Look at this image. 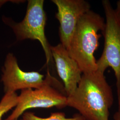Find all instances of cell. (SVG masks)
I'll use <instances>...</instances> for the list:
<instances>
[{
  "label": "cell",
  "mask_w": 120,
  "mask_h": 120,
  "mask_svg": "<svg viewBox=\"0 0 120 120\" xmlns=\"http://www.w3.org/2000/svg\"><path fill=\"white\" fill-rule=\"evenodd\" d=\"M58 75L63 83L67 97L72 94L77 88L82 72L77 62L69 54L63 45L60 43L50 46Z\"/></svg>",
  "instance_id": "ba28073f"
},
{
  "label": "cell",
  "mask_w": 120,
  "mask_h": 120,
  "mask_svg": "<svg viewBox=\"0 0 120 120\" xmlns=\"http://www.w3.org/2000/svg\"><path fill=\"white\" fill-rule=\"evenodd\" d=\"M23 120V119H21V120Z\"/></svg>",
  "instance_id": "5bb4252c"
},
{
  "label": "cell",
  "mask_w": 120,
  "mask_h": 120,
  "mask_svg": "<svg viewBox=\"0 0 120 120\" xmlns=\"http://www.w3.org/2000/svg\"><path fill=\"white\" fill-rule=\"evenodd\" d=\"M9 1H11V0H0V9L2 7V6L6 3L7 2H8Z\"/></svg>",
  "instance_id": "4fadbf2b"
},
{
  "label": "cell",
  "mask_w": 120,
  "mask_h": 120,
  "mask_svg": "<svg viewBox=\"0 0 120 120\" xmlns=\"http://www.w3.org/2000/svg\"><path fill=\"white\" fill-rule=\"evenodd\" d=\"M113 102L104 73L97 70L82 74L77 89L67 97V106L77 110L86 120H109Z\"/></svg>",
  "instance_id": "6da1fadb"
},
{
  "label": "cell",
  "mask_w": 120,
  "mask_h": 120,
  "mask_svg": "<svg viewBox=\"0 0 120 120\" xmlns=\"http://www.w3.org/2000/svg\"><path fill=\"white\" fill-rule=\"evenodd\" d=\"M23 120H86L79 113L74 114L71 117H66L63 112H54L51 113L48 117H41L33 112H26L23 114Z\"/></svg>",
  "instance_id": "9c48e42d"
},
{
  "label": "cell",
  "mask_w": 120,
  "mask_h": 120,
  "mask_svg": "<svg viewBox=\"0 0 120 120\" xmlns=\"http://www.w3.org/2000/svg\"><path fill=\"white\" fill-rule=\"evenodd\" d=\"M44 78L43 75L37 72L22 71L13 53L7 55L1 80L5 94L15 93L19 90L38 89L42 85Z\"/></svg>",
  "instance_id": "52a82bcc"
},
{
  "label": "cell",
  "mask_w": 120,
  "mask_h": 120,
  "mask_svg": "<svg viewBox=\"0 0 120 120\" xmlns=\"http://www.w3.org/2000/svg\"><path fill=\"white\" fill-rule=\"evenodd\" d=\"M113 119L114 120H120V105L118 106L117 110L114 114Z\"/></svg>",
  "instance_id": "7c38bea8"
},
{
  "label": "cell",
  "mask_w": 120,
  "mask_h": 120,
  "mask_svg": "<svg viewBox=\"0 0 120 120\" xmlns=\"http://www.w3.org/2000/svg\"><path fill=\"white\" fill-rule=\"evenodd\" d=\"M105 28L104 18L91 9L84 14L77 23L68 51L82 73L97 70L94 53L99 45V32L103 33Z\"/></svg>",
  "instance_id": "7a4b0ae2"
},
{
  "label": "cell",
  "mask_w": 120,
  "mask_h": 120,
  "mask_svg": "<svg viewBox=\"0 0 120 120\" xmlns=\"http://www.w3.org/2000/svg\"><path fill=\"white\" fill-rule=\"evenodd\" d=\"M67 97L63 84L52 76L48 70L43 84L39 88L34 90H21L16 106L4 120H18L27 110L31 109L64 108L67 106Z\"/></svg>",
  "instance_id": "3957f363"
},
{
  "label": "cell",
  "mask_w": 120,
  "mask_h": 120,
  "mask_svg": "<svg viewBox=\"0 0 120 120\" xmlns=\"http://www.w3.org/2000/svg\"><path fill=\"white\" fill-rule=\"evenodd\" d=\"M115 11L117 17L120 21V0L116 2V9H115Z\"/></svg>",
  "instance_id": "8fae6325"
},
{
  "label": "cell",
  "mask_w": 120,
  "mask_h": 120,
  "mask_svg": "<svg viewBox=\"0 0 120 120\" xmlns=\"http://www.w3.org/2000/svg\"><path fill=\"white\" fill-rule=\"evenodd\" d=\"M106 20L102 33L104 39L103 52L97 60V70L105 73L108 67L113 70L116 79L118 106L120 105V21L115 9L108 0L101 2Z\"/></svg>",
  "instance_id": "277c9868"
},
{
  "label": "cell",
  "mask_w": 120,
  "mask_h": 120,
  "mask_svg": "<svg viewBox=\"0 0 120 120\" xmlns=\"http://www.w3.org/2000/svg\"><path fill=\"white\" fill-rule=\"evenodd\" d=\"M44 3L43 0H29L26 15L22 22L17 23L6 17H3L2 20L12 28L17 41L28 39L38 40L43 48L48 64L52 58L50 45L45 35L46 15Z\"/></svg>",
  "instance_id": "5b68a950"
},
{
  "label": "cell",
  "mask_w": 120,
  "mask_h": 120,
  "mask_svg": "<svg viewBox=\"0 0 120 120\" xmlns=\"http://www.w3.org/2000/svg\"><path fill=\"white\" fill-rule=\"evenodd\" d=\"M18 97L16 92L4 94L0 101V120H1L4 114L16 106Z\"/></svg>",
  "instance_id": "30bf717a"
},
{
  "label": "cell",
  "mask_w": 120,
  "mask_h": 120,
  "mask_svg": "<svg viewBox=\"0 0 120 120\" xmlns=\"http://www.w3.org/2000/svg\"><path fill=\"white\" fill-rule=\"evenodd\" d=\"M57 12L55 15L60 23V43L68 50L79 19L91 10L89 2L85 0H52Z\"/></svg>",
  "instance_id": "8992f818"
}]
</instances>
